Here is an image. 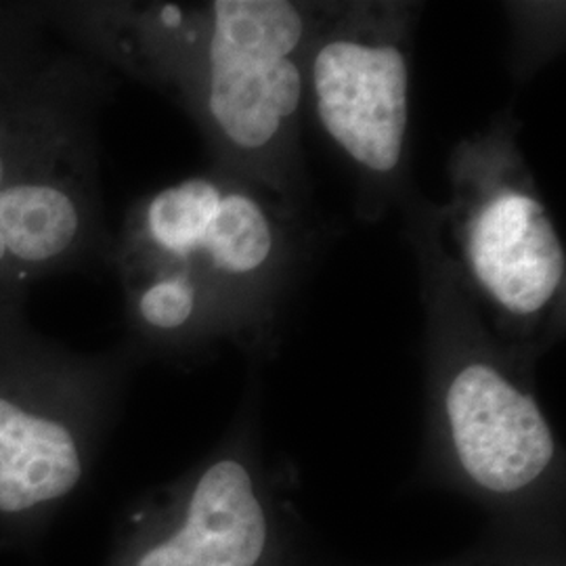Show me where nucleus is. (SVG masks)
Wrapping results in <instances>:
<instances>
[{
  "label": "nucleus",
  "instance_id": "obj_2",
  "mask_svg": "<svg viewBox=\"0 0 566 566\" xmlns=\"http://www.w3.org/2000/svg\"><path fill=\"white\" fill-rule=\"evenodd\" d=\"M313 219L263 187L208 168L130 203L109 269L139 353L273 348L315 250Z\"/></svg>",
  "mask_w": 566,
  "mask_h": 566
},
{
  "label": "nucleus",
  "instance_id": "obj_1",
  "mask_svg": "<svg viewBox=\"0 0 566 566\" xmlns=\"http://www.w3.org/2000/svg\"><path fill=\"white\" fill-rule=\"evenodd\" d=\"M44 13L72 49L182 109L212 168L313 217L303 130L306 60L322 2H51Z\"/></svg>",
  "mask_w": 566,
  "mask_h": 566
},
{
  "label": "nucleus",
  "instance_id": "obj_4",
  "mask_svg": "<svg viewBox=\"0 0 566 566\" xmlns=\"http://www.w3.org/2000/svg\"><path fill=\"white\" fill-rule=\"evenodd\" d=\"M512 109L468 133L447 158L434 206L439 242L468 303L518 357L542 355L566 325V252L521 147Z\"/></svg>",
  "mask_w": 566,
  "mask_h": 566
},
{
  "label": "nucleus",
  "instance_id": "obj_5",
  "mask_svg": "<svg viewBox=\"0 0 566 566\" xmlns=\"http://www.w3.org/2000/svg\"><path fill=\"white\" fill-rule=\"evenodd\" d=\"M0 301V539L32 544L81 489L109 401L142 353L84 355Z\"/></svg>",
  "mask_w": 566,
  "mask_h": 566
},
{
  "label": "nucleus",
  "instance_id": "obj_9",
  "mask_svg": "<svg viewBox=\"0 0 566 566\" xmlns=\"http://www.w3.org/2000/svg\"><path fill=\"white\" fill-rule=\"evenodd\" d=\"M46 23L44 4H0V61L41 42Z\"/></svg>",
  "mask_w": 566,
  "mask_h": 566
},
{
  "label": "nucleus",
  "instance_id": "obj_7",
  "mask_svg": "<svg viewBox=\"0 0 566 566\" xmlns=\"http://www.w3.org/2000/svg\"><path fill=\"white\" fill-rule=\"evenodd\" d=\"M266 531L248 465L221 458L187 489L179 514L135 539L116 566H256Z\"/></svg>",
  "mask_w": 566,
  "mask_h": 566
},
{
  "label": "nucleus",
  "instance_id": "obj_8",
  "mask_svg": "<svg viewBox=\"0 0 566 566\" xmlns=\"http://www.w3.org/2000/svg\"><path fill=\"white\" fill-rule=\"evenodd\" d=\"M512 25V72L518 81L533 78L563 49L565 2H507Z\"/></svg>",
  "mask_w": 566,
  "mask_h": 566
},
{
  "label": "nucleus",
  "instance_id": "obj_6",
  "mask_svg": "<svg viewBox=\"0 0 566 566\" xmlns=\"http://www.w3.org/2000/svg\"><path fill=\"white\" fill-rule=\"evenodd\" d=\"M422 13L411 0L322 2L308 49L306 118L350 170L365 223H380L416 191L411 65Z\"/></svg>",
  "mask_w": 566,
  "mask_h": 566
},
{
  "label": "nucleus",
  "instance_id": "obj_3",
  "mask_svg": "<svg viewBox=\"0 0 566 566\" xmlns=\"http://www.w3.org/2000/svg\"><path fill=\"white\" fill-rule=\"evenodd\" d=\"M114 74L39 44L0 63V301L36 282L109 266L97 120Z\"/></svg>",
  "mask_w": 566,
  "mask_h": 566
}]
</instances>
